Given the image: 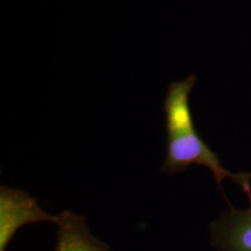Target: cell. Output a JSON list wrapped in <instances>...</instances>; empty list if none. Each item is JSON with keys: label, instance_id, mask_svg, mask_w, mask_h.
I'll return each instance as SVG.
<instances>
[{"label": "cell", "instance_id": "1", "mask_svg": "<svg viewBox=\"0 0 251 251\" xmlns=\"http://www.w3.org/2000/svg\"><path fill=\"white\" fill-rule=\"evenodd\" d=\"M197 77L191 75L183 80L169 85L164 99V112L168 134V151L162 165V172L175 175L185 171L191 165H201L211 170L216 185L222 191L226 178L234 180L248 196L251 207V174H234L220 162L219 156L209 148L194 127L190 97Z\"/></svg>", "mask_w": 251, "mask_h": 251}, {"label": "cell", "instance_id": "2", "mask_svg": "<svg viewBox=\"0 0 251 251\" xmlns=\"http://www.w3.org/2000/svg\"><path fill=\"white\" fill-rule=\"evenodd\" d=\"M59 215H50L26 191L0 187V251H6L15 233L24 226L39 222L57 225Z\"/></svg>", "mask_w": 251, "mask_h": 251}, {"label": "cell", "instance_id": "3", "mask_svg": "<svg viewBox=\"0 0 251 251\" xmlns=\"http://www.w3.org/2000/svg\"><path fill=\"white\" fill-rule=\"evenodd\" d=\"M211 241L218 251H251V207L230 209L211 225Z\"/></svg>", "mask_w": 251, "mask_h": 251}, {"label": "cell", "instance_id": "4", "mask_svg": "<svg viewBox=\"0 0 251 251\" xmlns=\"http://www.w3.org/2000/svg\"><path fill=\"white\" fill-rule=\"evenodd\" d=\"M59 218L57 243L54 251H111L107 244L93 236L84 216L63 212Z\"/></svg>", "mask_w": 251, "mask_h": 251}]
</instances>
